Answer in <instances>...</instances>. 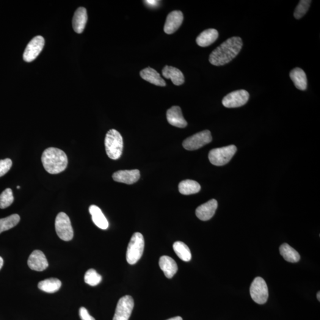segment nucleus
Wrapping results in <instances>:
<instances>
[{
  "instance_id": "obj_15",
  "label": "nucleus",
  "mask_w": 320,
  "mask_h": 320,
  "mask_svg": "<svg viewBox=\"0 0 320 320\" xmlns=\"http://www.w3.org/2000/svg\"><path fill=\"white\" fill-rule=\"evenodd\" d=\"M217 208V201L215 200H211L198 206L196 210V215L199 219L206 221L214 217Z\"/></svg>"
},
{
  "instance_id": "obj_28",
  "label": "nucleus",
  "mask_w": 320,
  "mask_h": 320,
  "mask_svg": "<svg viewBox=\"0 0 320 320\" xmlns=\"http://www.w3.org/2000/svg\"><path fill=\"white\" fill-rule=\"evenodd\" d=\"M20 220V217L18 214H13L4 219H0V234L15 227Z\"/></svg>"
},
{
  "instance_id": "obj_17",
  "label": "nucleus",
  "mask_w": 320,
  "mask_h": 320,
  "mask_svg": "<svg viewBox=\"0 0 320 320\" xmlns=\"http://www.w3.org/2000/svg\"><path fill=\"white\" fill-rule=\"evenodd\" d=\"M88 19L87 10L84 7L78 8L73 18V27L77 34L83 32Z\"/></svg>"
},
{
  "instance_id": "obj_8",
  "label": "nucleus",
  "mask_w": 320,
  "mask_h": 320,
  "mask_svg": "<svg viewBox=\"0 0 320 320\" xmlns=\"http://www.w3.org/2000/svg\"><path fill=\"white\" fill-rule=\"evenodd\" d=\"M212 140L211 132L205 130L187 138L183 142V147L186 150H197L210 143Z\"/></svg>"
},
{
  "instance_id": "obj_1",
  "label": "nucleus",
  "mask_w": 320,
  "mask_h": 320,
  "mask_svg": "<svg viewBox=\"0 0 320 320\" xmlns=\"http://www.w3.org/2000/svg\"><path fill=\"white\" fill-rule=\"evenodd\" d=\"M242 47L241 38L234 37L229 38L212 52L209 58V62L215 66L227 64L235 59L241 50Z\"/></svg>"
},
{
  "instance_id": "obj_11",
  "label": "nucleus",
  "mask_w": 320,
  "mask_h": 320,
  "mask_svg": "<svg viewBox=\"0 0 320 320\" xmlns=\"http://www.w3.org/2000/svg\"><path fill=\"white\" fill-rule=\"evenodd\" d=\"M44 45H45V40L41 36H37L32 39L27 44L25 50L23 54V60L24 61L30 62L34 60L42 52Z\"/></svg>"
},
{
  "instance_id": "obj_27",
  "label": "nucleus",
  "mask_w": 320,
  "mask_h": 320,
  "mask_svg": "<svg viewBox=\"0 0 320 320\" xmlns=\"http://www.w3.org/2000/svg\"><path fill=\"white\" fill-rule=\"evenodd\" d=\"M173 250L181 260L189 261L192 259V254L189 248L181 241H176L173 244Z\"/></svg>"
},
{
  "instance_id": "obj_36",
  "label": "nucleus",
  "mask_w": 320,
  "mask_h": 320,
  "mask_svg": "<svg viewBox=\"0 0 320 320\" xmlns=\"http://www.w3.org/2000/svg\"><path fill=\"white\" fill-rule=\"evenodd\" d=\"M167 320H183V319H182L181 317L178 316V317H173V318Z\"/></svg>"
},
{
  "instance_id": "obj_23",
  "label": "nucleus",
  "mask_w": 320,
  "mask_h": 320,
  "mask_svg": "<svg viewBox=\"0 0 320 320\" xmlns=\"http://www.w3.org/2000/svg\"><path fill=\"white\" fill-rule=\"evenodd\" d=\"M89 212L92 215L93 222L98 227L102 230H106L108 228V220L98 206L91 205L89 208Z\"/></svg>"
},
{
  "instance_id": "obj_6",
  "label": "nucleus",
  "mask_w": 320,
  "mask_h": 320,
  "mask_svg": "<svg viewBox=\"0 0 320 320\" xmlns=\"http://www.w3.org/2000/svg\"><path fill=\"white\" fill-rule=\"evenodd\" d=\"M55 230L58 236L63 241H69L73 239L74 231L70 218L64 212H60L55 220Z\"/></svg>"
},
{
  "instance_id": "obj_5",
  "label": "nucleus",
  "mask_w": 320,
  "mask_h": 320,
  "mask_svg": "<svg viewBox=\"0 0 320 320\" xmlns=\"http://www.w3.org/2000/svg\"><path fill=\"white\" fill-rule=\"evenodd\" d=\"M236 152L237 147L234 145L215 148L209 152L208 158L211 164L216 166H222L230 162Z\"/></svg>"
},
{
  "instance_id": "obj_32",
  "label": "nucleus",
  "mask_w": 320,
  "mask_h": 320,
  "mask_svg": "<svg viewBox=\"0 0 320 320\" xmlns=\"http://www.w3.org/2000/svg\"><path fill=\"white\" fill-rule=\"evenodd\" d=\"M12 167V160L6 159L0 160V178L9 172Z\"/></svg>"
},
{
  "instance_id": "obj_34",
  "label": "nucleus",
  "mask_w": 320,
  "mask_h": 320,
  "mask_svg": "<svg viewBox=\"0 0 320 320\" xmlns=\"http://www.w3.org/2000/svg\"><path fill=\"white\" fill-rule=\"evenodd\" d=\"M145 4H147L149 7H155L157 4H159V1H155V0H151V1H145Z\"/></svg>"
},
{
  "instance_id": "obj_21",
  "label": "nucleus",
  "mask_w": 320,
  "mask_h": 320,
  "mask_svg": "<svg viewBox=\"0 0 320 320\" xmlns=\"http://www.w3.org/2000/svg\"><path fill=\"white\" fill-rule=\"evenodd\" d=\"M162 76L165 79L172 80L176 85H180L184 82V77L182 72L179 69L171 66H165L162 70Z\"/></svg>"
},
{
  "instance_id": "obj_18",
  "label": "nucleus",
  "mask_w": 320,
  "mask_h": 320,
  "mask_svg": "<svg viewBox=\"0 0 320 320\" xmlns=\"http://www.w3.org/2000/svg\"><path fill=\"white\" fill-rule=\"evenodd\" d=\"M159 266L167 278H172L177 273L178 264L172 258L167 256H162L160 259Z\"/></svg>"
},
{
  "instance_id": "obj_12",
  "label": "nucleus",
  "mask_w": 320,
  "mask_h": 320,
  "mask_svg": "<svg viewBox=\"0 0 320 320\" xmlns=\"http://www.w3.org/2000/svg\"><path fill=\"white\" fill-rule=\"evenodd\" d=\"M183 21V15L180 11H173L168 15L164 27L165 34L171 35L177 31Z\"/></svg>"
},
{
  "instance_id": "obj_16",
  "label": "nucleus",
  "mask_w": 320,
  "mask_h": 320,
  "mask_svg": "<svg viewBox=\"0 0 320 320\" xmlns=\"http://www.w3.org/2000/svg\"><path fill=\"white\" fill-rule=\"evenodd\" d=\"M166 115L168 122L172 126L184 128L187 125L186 120H184L181 108L179 106L171 107L167 110Z\"/></svg>"
},
{
  "instance_id": "obj_26",
  "label": "nucleus",
  "mask_w": 320,
  "mask_h": 320,
  "mask_svg": "<svg viewBox=\"0 0 320 320\" xmlns=\"http://www.w3.org/2000/svg\"><path fill=\"white\" fill-rule=\"evenodd\" d=\"M280 251V255L287 261L297 263L300 260V254L288 244L284 243L281 245Z\"/></svg>"
},
{
  "instance_id": "obj_33",
  "label": "nucleus",
  "mask_w": 320,
  "mask_h": 320,
  "mask_svg": "<svg viewBox=\"0 0 320 320\" xmlns=\"http://www.w3.org/2000/svg\"><path fill=\"white\" fill-rule=\"evenodd\" d=\"M79 315L81 320H96L93 317L90 315L87 309L84 307L80 308Z\"/></svg>"
},
{
  "instance_id": "obj_29",
  "label": "nucleus",
  "mask_w": 320,
  "mask_h": 320,
  "mask_svg": "<svg viewBox=\"0 0 320 320\" xmlns=\"http://www.w3.org/2000/svg\"><path fill=\"white\" fill-rule=\"evenodd\" d=\"M101 280V276L99 275L95 269H90L85 273L84 281L88 285L93 286L98 285L100 283Z\"/></svg>"
},
{
  "instance_id": "obj_4",
  "label": "nucleus",
  "mask_w": 320,
  "mask_h": 320,
  "mask_svg": "<svg viewBox=\"0 0 320 320\" xmlns=\"http://www.w3.org/2000/svg\"><path fill=\"white\" fill-rule=\"evenodd\" d=\"M145 241L142 234L135 233L131 237L126 252V260L131 265L141 258L144 250Z\"/></svg>"
},
{
  "instance_id": "obj_10",
  "label": "nucleus",
  "mask_w": 320,
  "mask_h": 320,
  "mask_svg": "<svg viewBox=\"0 0 320 320\" xmlns=\"http://www.w3.org/2000/svg\"><path fill=\"white\" fill-rule=\"evenodd\" d=\"M134 307L133 299L126 295L119 300L113 320H128Z\"/></svg>"
},
{
  "instance_id": "obj_30",
  "label": "nucleus",
  "mask_w": 320,
  "mask_h": 320,
  "mask_svg": "<svg viewBox=\"0 0 320 320\" xmlns=\"http://www.w3.org/2000/svg\"><path fill=\"white\" fill-rule=\"evenodd\" d=\"M14 197L12 190L7 188L0 195V208H8L13 203Z\"/></svg>"
},
{
  "instance_id": "obj_25",
  "label": "nucleus",
  "mask_w": 320,
  "mask_h": 320,
  "mask_svg": "<svg viewBox=\"0 0 320 320\" xmlns=\"http://www.w3.org/2000/svg\"><path fill=\"white\" fill-rule=\"evenodd\" d=\"M61 282L56 278L47 279L38 284V288L47 293H55L60 290Z\"/></svg>"
},
{
  "instance_id": "obj_24",
  "label": "nucleus",
  "mask_w": 320,
  "mask_h": 320,
  "mask_svg": "<svg viewBox=\"0 0 320 320\" xmlns=\"http://www.w3.org/2000/svg\"><path fill=\"white\" fill-rule=\"evenodd\" d=\"M201 187L197 181L192 180H185L179 184V190L180 194L190 195L197 194L200 191Z\"/></svg>"
},
{
  "instance_id": "obj_20",
  "label": "nucleus",
  "mask_w": 320,
  "mask_h": 320,
  "mask_svg": "<svg viewBox=\"0 0 320 320\" xmlns=\"http://www.w3.org/2000/svg\"><path fill=\"white\" fill-rule=\"evenodd\" d=\"M289 76L297 89L301 91L307 89L308 84L307 76L302 69L300 68L293 69Z\"/></svg>"
},
{
  "instance_id": "obj_7",
  "label": "nucleus",
  "mask_w": 320,
  "mask_h": 320,
  "mask_svg": "<svg viewBox=\"0 0 320 320\" xmlns=\"http://www.w3.org/2000/svg\"><path fill=\"white\" fill-rule=\"evenodd\" d=\"M250 296L258 304H264L269 298L268 287L265 280L261 277H257L251 284Z\"/></svg>"
},
{
  "instance_id": "obj_2",
  "label": "nucleus",
  "mask_w": 320,
  "mask_h": 320,
  "mask_svg": "<svg viewBox=\"0 0 320 320\" xmlns=\"http://www.w3.org/2000/svg\"><path fill=\"white\" fill-rule=\"evenodd\" d=\"M44 169L52 175L63 172L68 165V157L64 151L60 149L51 147L46 149L42 156Z\"/></svg>"
},
{
  "instance_id": "obj_31",
  "label": "nucleus",
  "mask_w": 320,
  "mask_h": 320,
  "mask_svg": "<svg viewBox=\"0 0 320 320\" xmlns=\"http://www.w3.org/2000/svg\"><path fill=\"white\" fill-rule=\"evenodd\" d=\"M312 1L311 0H300L294 12V17L297 19L302 18L310 9Z\"/></svg>"
},
{
  "instance_id": "obj_19",
  "label": "nucleus",
  "mask_w": 320,
  "mask_h": 320,
  "mask_svg": "<svg viewBox=\"0 0 320 320\" xmlns=\"http://www.w3.org/2000/svg\"><path fill=\"white\" fill-rule=\"evenodd\" d=\"M140 76L145 81L158 86L164 87L166 85L164 80L161 78L158 72L151 67L143 69L140 72Z\"/></svg>"
},
{
  "instance_id": "obj_3",
  "label": "nucleus",
  "mask_w": 320,
  "mask_h": 320,
  "mask_svg": "<svg viewBox=\"0 0 320 320\" xmlns=\"http://www.w3.org/2000/svg\"><path fill=\"white\" fill-rule=\"evenodd\" d=\"M104 144L107 155L110 159L118 160L122 156L123 148V138L118 131L110 129L107 132Z\"/></svg>"
},
{
  "instance_id": "obj_38",
  "label": "nucleus",
  "mask_w": 320,
  "mask_h": 320,
  "mask_svg": "<svg viewBox=\"0 0 320 320\" xmlns=\"http://www.w3.org/2000/svg\"><path fill=\"white\" fill-rule=\"evenodd\" d=\"M18 189H20V186H18Z\"/></svg>"
},
{
  "instance_id": "obj_13",
  "label": "nucleus",
  "mask_w": 320,
  "mask_h": 320,
  "mask_svg": "<svg viewBox=\"0 0 320 320\" xmlns=\"http://www.w3.org/2000/svg\"><path fill=\"white\" fill-rule=\"evenodd\" d=\"M27 264L30 269L41 272L48 268L49 266L46 256L40 250H35L30 255Z\"/></svg>"
},
{
  "instance_id": "obj_9",
  "label": "nucleus",
  "mask_w": 320,
  "mask_h": 320,
  "mask_svg": "<svg viewBox=\"0 0 320 320\" xmlns=\"http://www.w3.org/2000/svg\"><path fill=\"white\" fill-rule=\"evenodd\" d=\"M249 93L245 90L231 92L222 99L223 106L227 108H236L245 105L249 100Z\"/></svg>"
},
{
  "instance_id": "obj_37",
  "label": "nucleus",
  "mask_w": 320,
  "mask_h": 320,
  "mask_svg": "<svg viewBox=\"0 0 320 320\" xmlns=\"http://www.w3.org/2000/svg\"><path fill=\"white\" fill-rule=\"evenodd\" d=\"M320 292H319L318 293H317V299H318L319 301L320 300Z\"/></svg>"
},
{
  "instance_id": "obj_35",
  "label": "nucleus",
  "mask_w": 320,
  "mask_h": 320,
  "mask_svg": "<svg viewBox=\"0 0 320 320\" xmlns=\"http://www.w3.org/2000/svg\"><path fill=\"white\" fill-rule=\"evenodd\" d=\"M4 261L3 259L0 256V270L1 269L2 266H3Z\"/></svg>"
},
{
  "instance_id": "obj_14",
  "label": "nucleus",
  "mask_w": 320,
  "mask_h": 320,
  "mask_svg": "<svg viewBox=\"0 0 320 320\" xmlns=\"http://www.w3.org/2000/svg\"><path fill=\"white\" fill-rule=\"evenodd\" d=\"M113 179L116 181L127 184H132L139 181L140 178V170H120L114 173Z\"/></svg>"
},
{
  "instance_id": "obj_22",
  "label": "nucleus",
  "mask_w": 320,
  "mask_h": 320,
  "mask_svg": "<svg viewBox=\"0 0 320 320\" xmlns=\"http://www.w3.org/2000/svg\"><path fill=\"white\" fill-rule=\"evenodd\" d=\"M219 32L215 29L204 30L197 38V43L201 47H206L214 43L219 38Z\"/></svg>"
}]
</instances>
